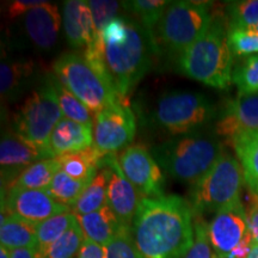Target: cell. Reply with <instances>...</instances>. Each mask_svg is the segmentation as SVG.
<instances>
[{
    "label": "cell",
    "mask_w": 258,
    "mask_h": 258,
    "mask_svg": "<svg viewBox=\"0 0 258 258\" xmlns=\"http://www.w3.org/2000/svg\"><path fill=\"white\" fill-rule=\"evenodd\" d=\"M232 83L239 95L258 93V55H251L238 64L232 74Z\"/></svg>",
    "instance_id": "obj_33"
},
{
    "label": "cell",
    "mask_w": 258,
    "mask_h": 258,
    "mask_svg": "<svg viewBox=\"0 0 258 258\" xmlns=\"http://www.w3.org/2000/svg\"><path fill=\"white\" fill-rule=\"evenodd\" d=\"M212 21V3L186 0L169 3L154 30L158 50L164 48L178 59L207 31Z\"/></svg>",
    "instance_id": "obj_5"
},
{
    "label": "cell",
    "mask_w": 258,
    "mask_h": 258,
    "mask_svg": "<svg viewBox=\"0 0 258 258\" xmlns=\"http://www.w3.org/2000/svg\"><path fill=\"white\" fill-rule=\"evenodd\" d=\"M128 36V19L116 17L105 25L102 31V40L104 44L114 46L127 40Z\"/></svg>",
    "instance_id": "obj_38"
},
{
    "label": "cell",
    "mask_w": 258,
    "mask_h": 258,
    "mask_svg": "<svg viewBox=\"0 0 258 258\" xmlns=\"http://www.w3.org/2000/svg\"><path fill=\"white\" fill-rule=\"evenodd\" d=\"M62 25L70 46L88 48L95 40V24L85 0H67L62 8Z\"/></svg>",
    "instance_id": "obj_18"
},
{
    "label": "cell",
    "mask_w": 258,
    "mask_h": 258,
    "mask_svg": "<svg viewBox=\"0 0 258 258\" xmlns=\"http://www.w3.org/2000/svg\"><path fill=\"white\" fill-rule=\"evenodd\" d=\"M251 190H252V191H253L254 194H256V195H257V198H258V185H257L256 188H254V189H251Z\"/></svg>",
    "instance_id": "obj_46"
},
{
    "label": "cell",
    "mask_w": 258,
    "mask_h": 258,
    "mask_svg": "<svg viewBox=\"0 0 258 258\" xmlns=\"http://www.w3.org/2000/svg\"><path fill=\"white\" fill-rule=\"evenodd\" d=\"M250 29H252V30H253L254 32H257V34H258V24H257V25H254L253 28H250Z\"/></svg>",
    "instance_id": "obj_45"
},
{
    "label": "cell",
    "mask_w": 258,
    "mask_h": 258,
    "mask_svg": "<svg viewBox=\"0 0 258 258\" xmlns=\"http://www.w3.org/2000/svg\"><path fill=\"white\" fill-rule=\"evenodd\" d=\"M244 171L247 188L258 185V133L247 135L232 145Z\"/></svg>",
    "instance_id": "obj_26"
},
{
    "label": "cell",
    "mask_w": 258,
    "mask_h": 258,
    "mask_svg": "<svg viewBox=\"0 0 258 258\" xmlns=\"http://www.w3.org/2000/svg\"><path fill=\"white\" fill-rule=\"evenodd\" d=\"M108 175L106 203L123 226L131 227L144 198L124 176L116 153L104 154L101 166Z\"/></svg>",
    "instance_id": "obj_12"
},
{
    "label": "cell",
    "mask_w": 258,
    "mask_h": 258,
    "mask_svg": "<svg viewBox=\"0 0 258 258\" xmlns=\"http://www.w3.org/2000/svg\"><path fill=\"white\" fill-rule=\"evenodd\" d=\"M61 169L56 157L37 161L27 167L10 188L47 190L56 172ZM9 188V189H10Z\"/></svg>",
    "instance_id": "obj_24"
},
{
    "label": "cell",
    "mask_w": 258,
    "mask_h": 258,
    "mask_svg": "<svg viewBox=\"0 0 258 258\" xmlns=\"http://www.w3.org/2000/svg\"><path fill=\"white\" fill-rule=\"evenodd\" d=\"M54 88H55L56 95H57V102H59L60 109L62 111V115L64 118H69L71 121L78 122V123L83 124H90L93 125L92 112L90 109L80 102L72 92H70L64 86L57 80L55 77L51 78Z\"/></svg>",
    "instance_id": "obj_29"
},
{
    "label": "cell",
    "mask_w": 258,
    "mask_h": 258,
    "mask_svg": "<svg viewBox=\"0 0 258 258\" xmlns=\"http://www.w3.org/2000/svg\"><path fill=\"white\" fill-rule=\"evenodd\" d=\"M0 243L8 250L22 247H36L37 249V225L8 215L2 220L0 226Z\"/></svg>",
    "instance_id": "obj_22"
},
{
    "label": "cell",
    "mask_w": 258,
    "mask_h": 258,
    "mask_svg": "<svg viewBox=\"0 0 258 258\" xmlns=\"http://www.w3.org/2000/svg\"><path fill=\"white\" fill-rule=\"evenodd\" d=\"M61 18L56 5L44 3L23 16L24 30L35 46L50 49L55 46L61 28Z\"/></svg>",
    "instance_id": "obj_17"
},
{
    "label": "cell",
    "mask_w": 258,
    "mask_h": 258,
    "mask_svg": "<svg viewBox=\"0 0 258 258\" xmlns=\"http://www.w3.org/2000/svg\"><path fill=\"white\" fill-rule=\"evenodd\" d=\"M247 258H258V244H253L252 249H251V252Z\"/></svg>",
    "instance_id": "obj_44"
},
{
    "label": "cell",
    "mask_w": 258,
    "mask_h": 258,
    "mask_svg": "<svg viewBox=\"0 0 258 258\" xmlns=\"http://www.w3.org/2000/svg\"><path fill=\"white\" fill-rule=\"evenodd\" d=\"M2 209L6 211V215H14L36 225L54 215L71 211L69 207L55 201L47 190L16 186L9 189L5 205L2 202Z\"/></svg>",
    "instance_id": "obj_14"
},
{
    "label": "cell",
    "mask_w": 258,
    "mask_h": 258,
    "mask_svg": "<svg viewBox=\"0 0 258 258\" xmlns=\"http://www.w3.org/2000/svg\"><path fill=\"white\" fill-rule=\"evenodd\" d=\"M215 133L228 145L258 133V93L238 95L226 103L215 123Z\"/></svg>",
    "instance_id": "obj_13"
},
{
    "label": "cell",
    "mask_w": 258,
    "mask_h": 258,
    "mask_svg": "<svg viewBox=\"0 0 258 258\" xmlns=\"http://www.w3.org/2000/svg\"><path fill=\"white\" fill-rule=\"evenodd\" d=\"M151 153L167 175L194 184L214 166L224 150L214 135L196 131L169 139Z\"/></svg>",
    "instance_id": "obj_3"
},
{
    "label": "cell",
    "mask_w": 258,
    "mask_h": 258,
    "mask_svg": "<svg viewBox=\"0 0 258 258\" xmlns=\"http://www.w3.org/2000/svg\"><path fill=\"white\" fill-rule=\"evenodd\" d=\"M77 258H105L104 246L85 238Z\"/></svg>",
    "instance_id": "obj_41"
},
{
    "label": "cell",
    "mask_w": 258,
    "mask_h": 258,
    "mask_svg": "<svg viewBox=\"0 0 258 258\" xmlns=\"http://www.w3.org/2000/svg\"><path fill=\"white\" fill-rule=\"evenodd\" d=\"M132 233L144 258H184L194 243V211L177 195L144 198Z\"/></svg>",
    "instance_id": "obj_1"
},
{
    "label": "cell",
    "mask_w": 258,
    "mask_h": 258,
    "mask_svg": "<svg viewBox=\"0 0 258 258\" xmlns=\"http://www.w3.org/2000/svg\"><path fill=\"white\" fill-rule=\"evenodd\" d=\"M93 146V125L62 118L49 139V151L54 157L76 153Z\"/></svg>",
    "instance_id": "obj_19"
},
{
    "label": "cell",
    "mask_w": 258,
    "mask_h": 258,
    "mask_svg": "<svg viewBox=\"0 0 258 258\" xmlns=\"http://www.w3.org/2000/svg\"><path fill=\"white\" fill-rule=\"evenodd\" d=\"M88 5L91 10L93 24H95V37L101 36L103 29L109 22L117 17L118 10L122 3L109 2V0H89Z\"/></svg>",
    "instance_id": "obj_37"
},
{
    "label": "cell",
    "mask_w": 258,
    "mask_h": 258,
    "mask_svg": "<svg viewBox=\"0 0 258 258\" xmlns=\"http://www.w3.org/2000/svg\"><path fill=\"white\" fill-rule=\"evenodd\" d=\"M108 175L103 167H99L88 188L84 190L72 211L76 215H86L101 209L106 205Z\"/></svg>",
    "instance_id": "obj_25"
},
{
    "label": "cell",
    "mask_w": 258,
    "mask_h": 258,
    "mask_svg": "<svg viewBox=\"0 0 258 258\" xmlns=\"http://www.w3.org/2000/svg\"><path fill=\"white\" fill-rule=\"evenodd\" d=\"M249 233L246 208L243 202L218 212L208 224V235L218 258H227Z\"/></svg>",
    "instance_id": "obj_15"
},
{
    "label": "cell",
    "mask_w": 258,
    "mask_h": 258,
    "mask_svg": "<svg viewBox=\"0 0 258 258\" xmlns=\"http://www.w3.org/2000/svg\"><path fill=\"white\" fill-rule=\"evenodd\" d=\"M214 114V106L202 93L170 91L158 99L153 118L169 133L184 135L199 131Z\"/></svg>",
    "instance_id": "obj_9"
},
{
    "label": "cell",
    "mask_w": 258,
    "mask_h": 258,
    "mask_svg": "<svg viewBox=\"0 0 258 258\" xmlns=\"http://www.w3.org/2000/svg\"><path fill=\"white\" fill-rule=\"evenodd\" d=\"M104 153L98 151L95 146L76 153L62 154L56 157L61 170L71 178L77 180H92L101 166Z\"/></svg>",
    "instance_id": "obj_21"
},
{
    "label": "cell",
    "mask_w": 258,
    "mask_h": 258,
    "mask_svg": "<svg viewBox=\"0 0 258 258\" xmlns=\"http://www.w3.org/2000/svg\"><path fill=\"white\" fill-rule=\"evenodd\" d=\"M118 161L124 176L143 198L164 195L163 171L146 147L140 144L129 146L120 154Z\"/></svg>",
    "instance_id": "obj_11"
},
{
    "label": "cell",
    "mask_w": 258,
    "mask_h": 258,
    "mask_svg": "<svg viewBox=\"0 0 258 258\" xmlns=\"http://www.w3.org/2000/svg\"><path fill=\"white\" fill-rule=\"evenodd\" d=\"M184 258H218L209 240L208 225L199 214H194V243Z\"/></svg>",
    "instance_id": "obj_35"
},
{
    "label": "cell",
    "mask_w": 258,
    "mask_h": 258,
    "mask_svg": "<svg viewBox=\"0 0 258 258\" xmlns=\"http://www.w3.org/2000/svg\"><path fill=\"white\" fill-rule=\"evenodd\" d=\"M105 258H144L139 251L132 228L122 226L112 239L104 246Z\"/></svg>",
    "instance_id": "obj_34"
},
{
    "label": "cell",
    "mask_w": 258,
    "mask_h": 258,
    "mask_svg": "<svg viewBox=\"0 0 258 258\" xmlns=\"http://www.w3.org/2000/svg\"><path fill=\"white\" fill-rule=\"evenodd\" d=\"M90 183L91 180H77L71 178L60 169L54 176L47 191L55 201L72 209Z\"/></svg>",
    "instance_id": "obj_27"
},
{
    "label": "cell",
    "mask_w": 258,
    "mask_h": 258,
    "mask_svg": "<svg viewBox=\"0 0 258 258\" xmlns=\"http://www.w3.org/2000/svg\"><path fill=\"white\" fill-rule=\"evenodd\" d=\"M137 132L135 116L125 101L97 112L93 120V146L102 153H116L129 147Z\"/></svg>",
    "instance_id": "obj_10"
},
{
    "label": "cell",
    "mask_w": 258,
    "mask_h": 258,
    "mask_svg": "<svg viewBox=\"0 0 258 258\" xmlns=\"http://www.w3.org/2000/svg\"><path fill=\"white\" fill-rule=\"evenodd\" d=\"M62 118L55 88L50 78L25 99L16 115L15 133L41 150L50 152V135Z\"/></svg>",
    "instance_id": "obj_8"
},
{
    "label": "cell",
    "mask_w": 258,
    "mask_h": 258,
    "mask_svg": "<svg viewBox=\"0 0 258 258\" xmlns=\"http://www.w3.org/2000/svg\"><path fill=\"white\" fill-rule=\"evenodd\" d=\"M244 183V171L239 160L224 152L214 166L191 184L190 205L194 214L218 213L241 202L240 195Z\"/></svg>",
    "instance_id": "obj_6"
},
{
    "label": "cell",
    "mask_w": 258,
    "mask_h": 258,
    "mask_svg": "<svg viewBox=\"0 0 258 258\" xmlns=\"http://www.w3.org/2000/svg\"><path fill=\"white\" fill-rule=\"evenodd\" d=\"M169 3L165 0H134V2L122 3V5L131 14L138 16L140 23L144 25L154 41V30Z\"/></svg>",
    "instance_id": "obj_30"
},
{
    "label": "cell",
    "mask_w": 258,
    "mask_h": 258,
    "mask_svg": "<svg viewBox=\"0 0 258 258\" xmlns=\"http://www.w3.org/2000/svg\"><path fill=\"white\" fill-rule=\"evenodd\" d=\"M249 196L250 202L246 209L247 224H249V230L252 235L253 243L258 244V198L251 189H249Z\"/></svg>",
    "instance_id": "obj_39"
},
{
    "label": "cell",
    "mask_w": 258,
    "mask_h": 258,
    "mask_svg": "<svg viewBox=\"0 0 258 258\" xmlns=\"http://www.w3.org/2000/svg\"><path fill=\"white\" fill-rule=\"evenodd\" d=\"M159 53L153 38L140 22L128 19V36L123 43L104 44L103 59L112 85L122 101L144 78Z\"/></svg>",
    "instance_id": "obj_4"
},
{
    "label": "cell",
    "mask_w": 258,
    "mask_h": 258,
    "mask_svg": "<svg viewBox=\"0 0 258 258\" xmlns=\"http://www.w3.org/2000/svg\"><path fill=\"white\" fill-rule=\"evenodd\" d=\"M35 64L28 60H3L0 63L2 98L9 99L21 92L24 84L34 74Z\"/></svg>",
    "instance_id": "obj_23"
},
{
    "label": "cell",
    "mask_w": 258,
    "mask_h": 258,
    "mask_svg": "<svg viewBox=\"0 0 258 258\" xmlns=\"http://www.w3.org/2000/svg\"><path fill=\"white\" fill-rule=\"evenodd\" d=\"M86 239L105 246L120 231L122 225L108 203L86 215H76Z\"/></svg>",
    "instance_id": "obj_20"
},
{
    "label": "cell",
    "mask_w": 258,
    "mask_h": 258,
    "mask_svg": "<svg viewBox=\"0 0 258 258\" xmlns=\"http://www.w3.org/2000/svg\"><path fill=\"white\" fill-rule=\"evenodd\" d=\"M85 235L80 227L78 219L73 221L71 227L48 249L43 258H74L78 257Z\"/></svg>",
    "instance_id": "obj_31"
},
{
    "label": "cell",
    "mask_w": 258,
    "mask_h": 258,
    "mask_svg": "<svg viewBox=\"0 0 258 258\" xmlns=\"http://www.w3.org/2000/svg\"><path fill=\"white\" fill-rule=\"evenodd\" d=\"M44 3L46 2H42V0H15L8 6V17L16 19Z\"/></svg>",
    "instance_id": "obj_40"
},
{
    "label": "cell",
    "mask_w": 258,
    "mask_h": 258,
    "mask_svg": "<svg viewBox=\"0 0 258 258\" xmlns=\"http://www.w3.org/2000/svg\"><path fill=\"white\" fill-rule=\"evenodd\" d=\"M226 18L213 15L207 31L177 59L180 73L217 89L232 84L233 54L228 46Z\"/></svg>",
    "instance_id": "obj_2"
},
{
    "label": "cell",
    "mask_w": 258,
    "mask_h": 258,
    "mask_svg": "<svg viewBox=\"0 0 258 258\" xmlns=\"http://www.w3.org/2000/svg\"><path fill=\"white\" fill-rule=\"evenodd\" d=\"M253 244L254 243L252 239V235H251L250 230H249V233L246 234V237L244 238V240L241 241V243L238 245L233 251H232L230 256L227 258H247V256H249L251 252V249H252Z\"/></svg>",
    "instance_id": "obj_42"
},
{
    "label": "cell",
    "mask_w": 258,
    "mask_h": 258,
    "mask_svg": "<svg viewBox=\"0 0 258 258\" xmlns=\"http://www.w3.org/2000/svg\"><path fill=\"white\" fill-rule=\"evenodd\" d=\"M227 38L233 55L245 56L258 53V34L252 29H230Z\"/></svg>",
    "instance_id": "obj_36"
},
{
    "label": "cell",
    "mask_w": 258,
    "mask_h": 258,
    "mask_svg": "<svg viewBox=\"0 0 258 258\" xmlns=\"http://www.w3.org/2000/svg\"><path fill=\"white\" fill-rule=\"evenodd\" d=\"M77 217L73 212L54 215L37 225V249L42 258L46 251L71 227Z\"/></svg>",
    "instance_id": "obj_28"
},
{
    "label": "cell",
    "mask_w": 258,
    "mask_h": 258,
    "mask_svg": "<svg viewBox=\"0 0 258 258\" xmlns=\"http://www.w3.org/2000/svg\"><path fill=\"white\" fill-rule=\"evenodd\" d=\"M10 258H42L36 247H22V249L9 250Z\"/></svg>",
    "instance_id": "obj_43"
},
{
    "label": "cell",
    "mask_w": 258,
    "mask_h": 258,
    "mask_svg": "<svg viewBox=\"0 0 258 258\" xmlns=\"http://www.w3.org/2000/svg\"><path fill=\"white\" fill-rule=\"evenodd\" d=\"M49 158H54L50 152L30 144L17 133L5 134L0 144L3 188L4 185L10 188L27 167Z\"/></svg>",
    "instance_id": "obj_16"
},
{
    "label": "cell",
    "mask_w": 258,
    "mask_h": 258,
    "mask_svg": "<svg viewBox=\"0 0 258 258\" xmlns=\"http://www.w3.org/2000/svg\"><path fill=\"white\" fill-rule=\"evenodd\" d=\"M53 72L64 88L95 115L106 106L122 101L114 85L80 54H62L54 62Z\"/></svg>",
    "instance_id": "obj_7"
},
{
    "label": "cell",
    "mask_w": 258,
    "mask_h": 258,
    "mask_svg": "<svg viewBox=\"0 0 258 258\" xmlns=\"http://www.w3.org/2000/svg\"><path fill=\"white\" fill-rule=\"evenodd\" d=\"M227 29H250L258 24V0L232 2L226 6Z\"/></svg>",
    "instance_id": "obj_32"
}]
</instances>
